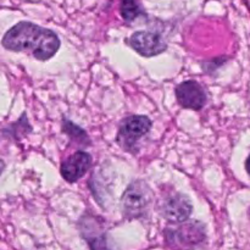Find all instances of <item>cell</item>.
Returning <instances> with one entry per match:
<instances>
[{
	"mask_svg": "<svg viewBox=\"0 0 250 250\" xmlns=\"http://www.w3.org/2000/svg\"><path fill=\"white\" fill-rule=\"evenodd\" d=\"M2 45L7 50L31 54L37 60H49L60 48V39L50 29L31 22H20L5 33Z\"/></svg>",
	"mask_w": 250,
	"mask_h": 250,
	"instance_id": "obj_1",
	"label": "cell"
},
{
	"mask_svg": "<svg viewBox=\"0 0 250 250\" xmlns=\"http://www.w3.org/2000/svg\"><path fill=\"white\" fill-rule=\"evenodd\" d=\"M205 227L198 221L182 222L178 226L165 229V241L173 250H192L204 243Z\"/></svg>",
	"mask_w": 250,
	"mask_h": 250,
	"instance_id": "obj_2",
	"label": "cell"
},
{
	"mask_svg": "<svg viewBox=\"0 0 250 250\" xmlns=\"http://www.w3.org/2000/svg\"><path fill=\"white\" fill-rule=\"evenodd\" d=\"M122 211L127 219H138L148 212L153 203V192L143 181L131 183L122 195Z\"/></svg>",
	"mask_w": 250,
	"mask_h": 250,
	"instance_id": "obj_3",
	"label": "cell"
},
{
	"mask_svg": "<svg viewBox=\"0 0 250 250\" xmlns=\"http://www.w3.org/2000/svg\"><path fill=\"white\" fill-rule=\"evenodd\" d=\"M151 128V121L144 115H133L121 124L117 133V142L125 150L136 153L137 144Z\"/></svg>",
	"mask_w": 250,
	"mask_h": 250,
	"instance_id": "obj_4",
	"label": "cell"
},
{
	"mask_svg": "<svg viewBox=\"0 0 250 250\" xmlns=\"http://www.w3.org/2000/svg\"><path fill=\"white\" fill-rule=\"evenodd\" d=\"M159 211L171 224H182L192 214V204L185 195L173 193L163 198L159 204Z\"/></svg>",
	"mask_w": 250,
	"mask_h": 250,
	"instance_id": "obj_5",
	"label": "cell"
},
{
	"mask_svg": "<svg viewBox=\"0 0 250 250\" xmlns=\"http://www.w3.org/2000/svg\"><path fill=\"white\" fill-rule=\"evenodd\" d=\"M128 44L142 56L151 58L166 50L167 45L163 37L155 32L139 31L128 39Z\"/></svg>",
	"mask_w": 250,
	"mask_h": 250,
	"instance_id": "obj_6",
	"label": "cell"
},
{
	"mask_svg": "<svg viewBox=\"0 0 250 250\" xmlns=\"http://www.w3.org/2000/svg\"><path fill=\"white\" fill-rule=\"evenodd\" d=\"M176 98L186 109L200 110L207 102V94L202 85L195 81H186L176 88Z\"/></svg>",
	"mask_w": 250,
	"mask_h": 250,
	"instance_id": "obj_7",
	"label": "cell"
},
{
	"mask_svg": "<svg viewBox=\"0 0 250 250\" xmlns=\"http://www.w3.org/2000/svg\"><path fill=\"white\" fill-rule=\"evenodd\" d=\"M92 156L85 151H77L61 164V176L70 183L77 182L89 170Z\"/></svg>",
	"mask_w": 250,
	"mask_h": 250,
	"instance_id": "obj_8",
	"label": "cell"
},
{
	"mask_svg": "<svg viewBox=\"0 0 250 250\" xmlns=\"http://www.w3.org/2000/svg\"><path fill=\"white\" fill-rule=\"evenodd\" d=\"M120 12L125 21L132 22L142 15V7L138 0H122Z\"/></svg>",
	"mask_w": 250,
	"mask_h": 250,
	"instance_id": "obj_9",
	"label": "cell"
},
{
	"mask_svg": "<svg viewBox=\"0 0 250 250\" xmlns=\"http://www.w3.org/2000/svg\"><path fill=\"white\" fill-rule=\"evenodd\" d=\"M246 168H247V172H248V173H249V176H250V155H249V158L247 159Z\"/></svg>",
	"mask_w": 250,
	"mask_h": 250,
	"instance_id": "obj_10",
	"label": "cell"
}]
</instances>
